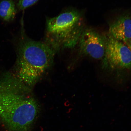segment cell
<instances>
[{
  "mask_svg": "<svg viewBox=\"0 0 131 131\" xmlns=\"http://www.w3.org/2000/svg\"><path fill=\"white\" fill-rule=\"evenodd\" d=\"M20 32L13 38L18 54V76L25 86L32 88L53 63L56 52L44 42L29 38L24 28L23 19Z\"/></svg>",
  "mask_w": 131,
  "mask_h": 131,
  "instance_id": "cell-1",
  "label": "cell"
},
{
  "mask_svg": "<svg viewBox=\"0 0 131 131\" xmlns=\"http://www.w3.org/2000/svg\"><path fill=\"white\" fill-rule=\"evenodd\" d=\"M25 92L0 88V122L10 131H29L38 117L36 100Z\"/></svg>",
  "mask_w": 131,
  "mask_h": 131,
  "instance_id": "cell-2",
  "label": "cell"
},
{
  "mask_svg": "<svg viewBox=\"0 0 131 131\" xmlns=\"http://www.w3.org/2000/svg\"><path fill=\"white\" fill-rule=\"evenodd\" d=\"M83 30L81 14L70 10L47 19L43 42L55 52L73 48L78 43Z\"/></svg>",
  "mask_w": 131,
  "mask_h": 131,
  "instance_id": "cell-3",
  "label": "cell"
},
{
  "mask_svg": "<svg viewBox=\"0 0 131 131\" xmlns=\"http://www.w3.org/2000/svg\"><path fill=\"white\" fill-rule=\"evenodd\" d=\"M105 51L103 66L112 70L131 69V50L110 34L104 36Z\"/></svg>",
  "mask_w": 131,
  "mask_h": 131,
  "instance_id": "cell-4",
  "label": "cell"
},
{
  "mask_svg": "<svg viewBox=\"0 0 131 131\" xmlns=\"http://www.w3.org/2000/svg\"><path fill=\"white\" fill-rule=\"evenodd\" d=\"M78 43L80 51L84 54L96 59L104 58L105 51V37L92 29H84Z\"/></svg>",
  "mask_w": 131,
  "mask_h": 131,
  "instance_id": "cell-5",
  "label": "cell"
},
{
  "mask_svg": "<svg viewBox=\"0 0 131 131\" xmlns=\"http://www.w3.org/2000/svg\"><path fill=\"white\" fill-rule=\"evenodd\" d=\"M110 34L114 39L127 43L131 39V18L124 16L119 18L111 25Z\"/></svg>",
  "mask_w": 131,
  "mask_h": 131,
  "instance_id": "cell-6",
  "label": "cell"
},
{
  "mask_svg": "<svg viewBox=\"0 0 131 131\" xmlns=\"http://www.w3.org/2000/svg\"><path fill=\"white\" fill-rule=\"evenodd\" d=\"M17 11L14 0H2L0 2V18L5 22L14 20Z\"/></svg>",
  "mask_w": 131,
  "mask_h": 131,
  "instance_id": "cell-7",
  "label": "cell"
},
{
  "mask_svg": "<svg viewBox=\"0 0 131 131\" xmlns=\"http://www.w3.org/2000/svg\"><path fill=\"white\" fill-rule=\"evenodd\" d=\"M39 0H18L16 6L19 10H23L36 3Z\"/></svg>",
  "mask_w": 131,
  "mask_h": 131,
  "instance_id": "cell-8",
  "label": "cell"
},
{
  "mask_svg": "<svg viewBox=\"0 0 131 131\" xmlns=\"http://www.w3.org/2000/svg\"><path fill=\"white\" fill-rule=\"evenodd\" d=\"M127 44H128L129 46V47L131 50V39L130 41H129Z\"/></svg>",
  "mask_w": 131,
  "mask_h": 131,
  "instance_id": "cell-9",
  "label": "cell"
}]
</instances>
